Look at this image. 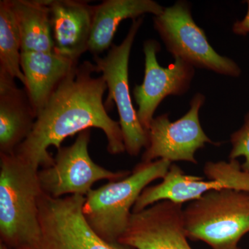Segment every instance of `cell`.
<instances>
[{
    "label": "cell",
    "instance_id": "12",
    "mask_svg": "<svg viewBox=\"0 0 249 249\" xmlns=\"http://www.w3.org/2000/svg\"><path fill=\"white\" fill-rule=\"evenodd\" d=\"M182 205L163 200L132 213L119 242L136 249H193L187 241Z\"/></svg>",
    "mask_w": 249,
    "mask_h": 249
},
{
    "label": "cell",
    "instance_id": "10",
    "mask_svg": "<svg viewBox=\"0 0 249 249\" xmlns=\"http://www.w3.org/2000/svg\"><path fill=\"white\" fill-rule=\"evenodd\" d=\"M205 101L197 93L190 103L189 111L178 120L171 122L168 114L154 118L148 130L149 144L142 162L158 160L191 162L196 164L195 154L206 143L219 145L209 138L201 127L199 113Z\"/></svg>",
    "mask_w": 249,
    "mask_h": 249
},
{
    "label": "cell",
    "instance_id": "11",
    "mask_svg": "<svg viewBox=\"0 0 249 249\" xmlns=\"http://www.w3.org/2000/svg\"><path fill=\"white\" fill-rule=\"evenodd\" d=\"M160 44L155 40L144 42L145 76L142 85L133 89L138 105L137 116L144 129L148 132L154 114L161 101L170 95L180 96L187 92L195 75V67L175 58L174 63L165 68L157 61Z\"/></svg>",
    "mask_w": 249,
    "mask_h": 249
},
{
    "label": "cell",
    "instance_id": "14",
    "mask_svg": "<svg viewBox=\"0 0 249 249\" xmlns=\"http://www.w3.org/2000/svg\"><path fill=\"white\" fill-rule=\"evenodd\" d=\"M36 117L25 90L0 71V154L14 153L30 135Z\"/></svg>",
    "mask_w": 249,
    "mask_h": 249
},
{
    "label": "cell",
    "instance_id": "16",
    "mask_svg": "<svg viewBox=\"0 0 249 249\" xmlns=\"http://www.w3.org/2000/svg\"><path fill=\"white\" fill-rule=\"evenodd\" d=\"M164 8L152 0H106L93 6L92 24L88 51L93 56L112 45L115 33L124 19H137L146 14L159 16Z\"/></svg>",
    "mask_w": 249,
    "mask_h": 249
},
{
    "label": "cell",
    "instance_id": "20",
    "mask_svg": "<svg viewBox=\"0 0 249 249\" xmlns=\"http://www.w3.org/2000/svg\"><path fill=\"white\" fill-rule=\"evenodd\" d=\"M248 10L245 17L242 20L236 21L232 27V31L237 35L246 36L249 34V0L246 1Z\"/></svg>",
    "mask_w": 249,
    "mask_h": 249
},
{
    "label": "cell",
    "instance_id": "17",
    "mask_svg": "<svg viewBox=\"0 0 249 249\" xmlns=\"http://www.w3.org/2000/svg\"><path fill=\"white\" fill-rule=\"evenodd\" d=\"M22 52H53L50 11L45 0H11Z\"/></svg>",
    "mask_w": 249,
    "mask_h": 249
},
{
    "label": "cell",
    "instance_id": "4",
    "mask_svg": "<svg viewBox=\"0 0 249 249\" xmlns=\"http://www.w3.org/2000/svg\"><path fill=\"white\" fill-rule=\"evenodd\" d=\"M188 238L201 240L213 249H240L249 232V193L213 190L191 201L183 211Z\"/></svg>",
    "mask_w": 249,
    "mask_h": 249
},
{
    "label": "cell",
    "instance_id": "6",
    "mask_svg": "<svg viewBox=\"0 0 249 249\" xmlns=\"http://www.w3.org/2000/svg\"><path fill=\"white\" fill-rule=\"evenodd\" d=\"M154 27L174 58L194 67L224 76L238 77L241 69L232 59L222 56L210 45L204 31L195 22L191 6L178 1L154 17Z\"/></svg>",
    "mask_w": 249,
    "mask_h": 249
},
{
    "label": "cell",
    "instance_id": "1",
    "mask_svg": "<svg viewBox=\"0 0 249 249\" xmlns=\"http://www.w3.org/2000/svg\"><path fill=\"white\" fill-rule=\"evenodd\" d=\"M93 73L96 67L89 61L70 71L37 116L30 135L15 151L16 157L36 169L49 168L54 163L49 147L58 150L67 137L92 127L104 132L109 154L125 151L120 124L109 116L103 102L107 85Z\"/></svg>",
    "mask_w": 249,
    "mask_h": 249
},
{
    "label": "cell",
    "instance_id": "5",
    "mask_svg": "<svg viewBox=\"0 0 249 249\" xmlns=\"http://www.w3.org/2000/svg\"><path fill=\"white\" fill-rule=\"evenodd\" d=\"M85 201L79 195L53 198L42 193L38 200L40 237L22 249H136L107 242L93 231L83 216Z\"/></svg>",
    "mask_w": 249,
    "mask_h": 249
},
{
    "label": "cell",
    "instance_id": "3",
    "mask_svg": "<svg viewBox=\"0 0 249 249\" xmlns=\"http://www.w3.org/2000/svg\"><path fill=\"white\" fill-rule=\"evenodd\" d=\"M171 165L165 160L142 161L126 178L91 190L85 196L83 213L93 231L107 242H119L142 192L152 181L164 178Z\"/></svg>",
    "mask_w": 249,
    "mask_h": 249
},
{
    "label": "cell",
    "instance_id": "13",
    "mask_svg": "<svg viewBox=\"0 0 249 249\" xmlns=\"http://www.w3.org/2000/svg\"><path fill=\"white\" fill-rule=\"evenodd\" d=\"M50 11L53 52L78 62L88 51L93 6L76 0H45Z\"/></svg>",
    "mask_w": 249,
    "mask_h": 249
},
{
    "label": "cell",
    "instance_id": "19",
    "mask_svg": "<svg viewBox=\"0 0 249 249\" xmlns=\"http://www.w3.org/2000/svg\"><path fill=\"white\" fill-rule=\"evenodd\" d=\"M231 142L232 150L229 159L237 160L239 157H244L245 162L242 165V168L249 174V112L245 116L242 127L232 134Z\"/></svg>",
    "mask_w": 249,
    "mask_h": 249
},
{
    "label": "cell",
    "instance_id": "9",
    "mask_svg": "<svg viewBox=\"0 0 249 249\" xmlns=\"http://www.w3.org/2000/svg\"><path fill=\"white\" fill-rule=\"evenodd\" d=\"M90 136V129L80 132L72 145L57 150L52 166L39 170L42 193L53 198L67 195L85 196L97 181H118L128 176L129 171H111L91 160L88 148Z\"/></svg>",
    "mask_w": 249,
    "mask_h": 249
},
{
    "label": "cell",
    "instance_id": "18",
    "mask_svg": "<svg viewBox=\"0 0 249 249\" xmlns=\"http://www.w3.org/2000/svg\"><path fill=\"white\" fill-rule=\"evenodd\" d=\"M21 42L11 0L0 1V71L25 85L21 69Z\"/></svg>",
    "mask_w": 249,
    "mask_h": 249
},
{
    "label": "cell",
    "instance_id": "15",
    "mask_svg": "<svg viewBox=\"0 0 249 249\" xmlns=\"http://www.w3.org/2000/svg\"><path fill=\"white\" fill-rule=\"evenodd\" d=\"M78 64L54 52H22L20 65L25 78L24 89L36 116Z\"/></svg>",
    "mask_w": 249,
    "mask_h": 249
},
{
    "label": "cell",
    "instance_id": "2",
    "mask_svg": "<svg viewBox=\"0 0 249 249\" xmlns=\"http://www.w3.org/2000/svg\"><path fill=\"white\" fill-rule=\"evenodd\" d=\"M38 172L14 154H0V243L10 249L25 248L40 237Z\"/></svg>",
    "mask_w": 249,
    "mask_h": 249
},
{
    "label": "cell",
    "instance_id": "8",
    "mask_svg": "<svg viewBox=\"0 0 249 249\" xmlns=\"http://www.w3.org/2000/svg\"><path fill=\"white\" fill-rule=\"evenodd\" d=\"M204 172L207 181L201 177L185 175L178 165L172 164L161 182L147 186L142 192L132 213L139 212L163 200L183 204L213 190L232 189L249 193V174L242 170L237 160L207 162Z\"/></svg>",
    "mask_w": 249,
    "mask_h": 249
},
{
    "label": "cell",
    "instance_id": "7",
    "mask_svg": "<svg viewBox=\"0 0 249 249\" xmlns=\"http://www.w3.org/2000/svg\"><path fill=\"white\" fill-rule=\"evenodd\" d=\"M142 21V18L132 20L125 38L121 45H111L106 56H93L96 73H102L109 91L105 107L109 111L115 103L124 149L131 156H138L149 144L148 132L142 127L132 104L128 79L131 49Z\"/></svg>",
    "mask_w": 249,
    "mask_h": 249
},
{
    "label": "cell",
    "instance_id": "21",
    "mask_svg": "<svg viewBox=\"0 0 249 249\" xmlns=\"http://www.w3.org/2000/svg\"><path fill=\"white\" fill-rule=\"evenodd\" d=\"M0 249H10L8 248L6 246L3 245V244L0 243Z\"/></svg>",
    "mask_w": 249,
    "mask_h": 249
}]
</instances>
